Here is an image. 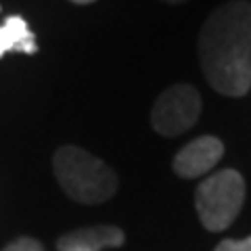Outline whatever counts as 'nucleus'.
<instances>
[{"instance_id":"nucleus-1","label":"nucleus","mask_w":251,"mask_h":251,"mask_svg":"<svg viewBox=\"0 0 251 251\" xmlns=\"http://www.w3.org/2000/svg\"><path fill=\"white\" fill-rule=\"evenodd\" d=\"M199 63L218 94L241 99L251 90V2L230 0L209 15L199 34Z\"/></svg>"},{"instance_id":"nucleus-2","label":"nucleus","mask_w":251,"mask_h":251,"mask_svg":"<svg viewBox=\"0 0 251 251\" xmlns=\"http://www.w3.org/2000/svg\"><path fill=\"white\" fill-rule=\"evenodd\" d=\"M52 170L63 193L84 205L109 201L120 186V178L103 159L75 145H65L54 153Z\"/></svg>"},{"instance_id":"nucleus-3","label":"nucleus","mask_w":251,"mask_h":251,"mask_svg":"<svg viewBox=\"0 0 251 251\" xmlns=\"http://www.w3.org/2000/svg\"><path fill=\"white\" fill-rule=\"evenodd\" d=\"M245 201V180L237 170H222L197 186L195 207L203 228L222 232L237 220Z\"/></svg>"},{"instance_id":"nucleus-4","label":"nucleus","mask_w":251,"mask_h":251,"mask_svg":"<svg viewBox=\"0 0 251 251\" xmlns=\"http://www.w3.org/2000/svg\"><path fill=\"white\" fill-rule=\"evenodd\" d=\"M203 109L201 92L191 84H174L155 99L151 126L157 134L174 138L197 124Z\"/></svg>"},{"instance_id":"nucleus-5","label":"nucleus","mask_w":251,"mask_h":251,"mask_svg":"<svg viewBox=\"0 0 251 251\" xmlns=\"http://www.w3.org/2000/svg\"><path fill=\"white\" fill-rule=\"evenodd\" d=\"M224 155V143L216 136H199L184 145L180 151L174 155L172 161V170L176 172V176L191 180L205 176L209 170L218 166V161Z\"/></svg>"},{"instance_id":"nucleus-6","label":"nucleus","mask_w":251,"mask_h":251,"mask_svg":"<svg viewBox=\"0 0 251 251\" xmlns=\"http://www.w3.org/2000/svg\"><path fill=\"white\" fill-rule=\"evenodd\" d=\"M124 241V230L113 224L86 226V228H77L59 237L57 251H105L122 247Z\"/></svg>"},{"instance_id":"nucleus-7","label":"nucleus","mask_w":251,"mask_h":251,"mask_svg":"<svg viewBox=\"0 0 251 251\" xmlns=\"http://www.w3.org/2000/svg\"><path fill=\"white\" fill-rule=\"evenodd\" d=\"M11 50L25 54H34L38 50L36 36L29 31L27 21L19 15L6 17V21L0 25V57Z\"/></svg>"},{"instance_id":"nucleus-8","label":"nucleus","mask_w":251,"mask_h":251,"mask_svg":"<svg viewBox=\"0 0 251 251\" xmlns=\"http://www.w3.org/2000/svg\"><path fill=\"white\" fill-rule=\"evenodd\" d=\"M2 251H44V247H42L40 241H36L31 237H19L13 243H9Z\"/></svg>"},{"instance_id":"nucleus-9","label":"nucleus","mask_w":251,"mask_h":251,"mask_svg":"<svg viewBox=\"0 0 251 251\" xmlns=\"http://www.w3.org/2000/svg\"><path fill=\"white\" fill-rule=\"evenodd\" d=\"M214 251H251V237L234 241V239H224L222 243H218V247Z\"/></svg>"},{"instance_id":"nucleus-10","label":"nucleus","mask_w":251,"mask_h":251,"mask_svg":"<svg viewBox=\"0 0 251 251\" xmlns=\"http://www.w3.org/2000/svg\"><path fill=\"white\" fill-rule=\"evenodd\" d=\"M72 2H75V4H90V2H94V0H72Z\"/></svg>"},{"instance_id":"nucleus-11","label":"nucleus","mask_w":251,"mask_h":251,"mask_svg":"<svg viewBox=\"0 0 251 251\" xmlns=\"http://www.w3.org/2000/svg\"><path fill=\"white\" fill-rule=\"evenodd\" d=\"M163 2H172V4H182V2H188V0H163Z\"/></svg>"}]
</instances>
